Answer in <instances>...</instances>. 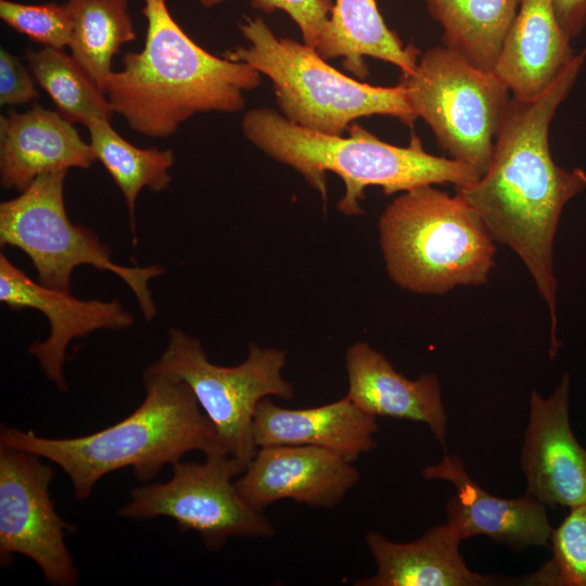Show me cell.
<instances>
[{
	"instance_id": "cell-1",
	"label": "cell",
	"mask_w": 586,
	"mask_h": 586,
	"mask_svg": "<svg viewBox=\"0 0 586 586\" xmlns=\"http://www.w3.org/2000/svg\"><path fill=\"white\" fill-rule=\"evenodd\" d=\"M586 60V48L537 98H511L483 176L456 194L480 216L493 240L511 249L530 271L550 318L549 357L558 340V283L553 243L565 204L586 190V171L558 166L550 153L549 128Z\"/></svg>"
},
{
	"instance_id": "cell-2",
	"label": "cell",
	"mask_w": 586,
	"mask_h": 586,
	"mask_svg": "<svg viewBox=\"0 0 586 586\" xmlns=\"http://www.w3.org/2000/svg\"><path fill=\"white\" fill-rule=\"evenodd\" d=\"M142 381V404L109 428L78 437L52 438L1 424L0 445L59 466L69 477L78 500L88 498L97 482L116 470L129 467L138 481L146 483L187 453L229 455L187 383L150 366Z\"/></svg>"
},
{
	"instance_id": "cell-3",
	"label": "cell",
	"mask_w": 586,
	"mask_h": 586,
	"mask_svg": "<svg viewBox=\"0 0 586 586\" xmlns=\"http://www.w3.org/2000/svg\"><path fill=\"white\" fill-rule=\"evenodd\" d=\"M144 46L122 56L106 97L114 113L149 138H166L198 113H234L260 74L242 62L216 56L195 43L175 21L166 0H142Z\"/></svg>"
},
{
	"instance_id": "cell-4",
	"label": "cell",
	"mask_w": 586,
	"mask_h": 586,
	"mask_svg": "<svg viewBox=\"0 0 586 586\" xmlns=\"http://www.w3.org/2000/svg\"><path fill=\"white\" fill-rule=\"evenodd\" d=\"M245 138L275 161L292 167L326 202V174L337 175L345 193L337 209L346 216L364 213L359 201L369 186L386 195L428 184L473 183L479 173L462 162L428 153L416 133L407 146L387 143L353 123L344 137L314 131L269 107L247 111L241 122Z\"/></svg>"
},
{
	"instance_id": "cell-5",
	"label": "cell",
	"mask_w": 586,
	"mask_h": 586,
	"mask_svg": "<svg viewBox=\"0 0 586 586\" xmlns=\"http://www.w3.org/2000/svg\"><path fill=\"white\" fill-rule=\"evenodd\" d=\"M380 246L388 277L411 293L443 295L485 284L495 266V241L459 195L433 184L403 192L382 212Z\"/></svg>"
},
{
	"instance_id": "cell-6",
	"label": "cell",
	"mask_w": 586,
	"mask_h": 586,
	"mask_svg": "<svg viewBox=\"0 0 586 586\" xmlns=\"http://www.w3.org/2000/svg\"><path fill=\"white\" fill-rule=\"evenodd\" d=\"M249 46L224 58L242 62L272 82L280 114L304 128L341 136L360 117L387 115L412 126L418 119L405 90L358 81L330 66L318 52L290 38L277 37L260 16L239 23Z\"/></svg>"
},
{
	"instance_id": "cell-7",
	"label": "cell",
	"mask_w": 586,
	"mask_h": 586,
	"mask_svg": "<svg viewBox=\"0 0 586 586\" xmlns=\"http://www.w3.org/2000/svg\"><path fill=\"white\" fill-rule=\"evenodd\" d=\"M67 170L42 174L14 199L0 204V244L24 252L41 284L69 291L73 270L91 265L119 277L135 294L145 320L156 315L148 288L149 280L162 276L160 265L125 267L112 260L111 249L98 234L68 218L64 202Z\"/></svg>"
},
{
	"instance_id": "cell-8",
	"label": "cell",
	"mask_w": 586,
	"mask_h": 586,
	"mask_svg": "<svg viewBox=\"0 0 586 586\" xmlns=\"http://www.w3.org/2000/svg\"><path fill=\"white\" fill-rule=\"evenodd\" d=\"M398 85L417 118L428 124L450 158L483 176L512 98L498 75L442 44L420 54Z\"/></svg>"
},
{
	"instance_id": "cell-9",
	"label": "cell",
	"mask_w": 586,
	"mask_h": 586,
	"mask_svg": "<svg viewBox=\"0 0 586 586\" xmlns=\"http://www.w3.org/2000/svg\"><path fill=\"white\" fill-rule=\"evenodd\" d=\"M286 356L282 349L251 343L241 364L218 366L209 361L199 339L171 328L165 351L150 367L190 386L228 454L247 467L258 449L253 440L258 403L265 397L288 400L294 395L282 375Z\"/></svg>"
},
{
	"instance_id": "cell-10",
	"label": "cell",
	"mask_w": 586,
	"mask_h": 586,
	"mask_svg": "<svg viewBox=\"0 0 586 586\" xmlns=\"http://www.w3.org/2000/svg\"><path fill=\"white\" fill-rule=\"evenodd\" d=\"M245 466L231 455L206 457L203 462L178 461L167 482L135 487L119 515L133 521L167 517L181 532H196L206 548L221 549L232 536L269 538L275 526L240 495L233 477Z\"/></svg>"
},
{
	"instance_id": "cell-11",
	"label": "cell",
	"mask_w": 586,
	"mask_h": 586,
	"mask_svg": "<svg viewBox=\"0 0 586 586\" xmlns=\"http://www.w3.org/2000/svg\"><path fill=\"white\" fill-rule=\"evenodd\" d=\"M54 470L35 454L0 445V560L22 555L34 561L46 582L73 586L78 572L65 543L73 531L50 497Z\"/></svg>"
},
{
	"instance_id": "cell-12",
	"label": "cell",
	"mask_w": 586,
	"mask_h": 586,
	"mask_svg": "<svg viewBox=\"0 0 586 586\" xmlns=\"http://www.w3.org/2000/svg\"><path fill=\"white\" fill-rule=\"evenodd\" d=\"M0 301L12 310L25 308L42 313L50 326L46 340L36 341L28 353L36 358L42 372L61 392L68 388L64 366L67 347L76 339L106 330H125L135 318L118 300H79L69 291L48 288L30 279L8 256L0 254Z\"/></svg>"
},
{
	"instance_id": "cell-13",
	"label": "cell",
	"mask_w": 586,
	"mask_h": 586,
	"mask_svg": "<svg viewBox=\"0 0 586 586\" xmlns=\"http://www.w3.org/2000/svg\"><path fill=\"white\" fill-rule=\"evenodd\" d=\"M570 388L563 373L548 397L531 392L520 464L525 493L545 506L571 509L586 502V448L571 429Z\"/></svg>"
},
{
	"instance_id": "cell-14",
	"label": "cell",
	"mask_w": 586,
	"mask_h": 586,
	"mask_svg": "<svg viewBox=\"0 0 586 586\" xmlns=\"http://www.w3.org/2000/svg\"><path fill=\"white\" fill-rule=\"evenodd\" d=\"M360 474L342 456L308 445L258 447L235 486L256 510L281 499L313 508H333L358 483Z\"/></svg>"
},
{
	"instance_id": "cell-15",
	"label": "cell",
	"mask_w": 586,
	"mask_h": 586,
	"mask_svg": "<svg viewBox=\"0 0 586 586\" xmlns=\"http://www.w3.org/2000/svg\"><path fill=\"white\" fill-rule=\"evenodd\" d=\"M421 474L425 480L454 485L456 493L446 504V521L456 526L463 540L484 535L517 549L549 547L552 527L546 506L527 493L517 498L492 495L470 476L458 456L446 453L437 463L424 467Z\"/></svg>"
},
{
	"instance_id": "cell-16",
	"label": "cell",
	"mask_w": 586,
	"mask_h": 586,
	"mask_svg": "<svg viewBox=\"0 0 586 586\" xmlns=\"http://www.w3.org/2000/svg\"><path fill=\"white\" fill-rule=\"evenodd\" d=\"M97 161L90 143L60 112L35 105L0 117V182L24 191L42 174L88 169Z\"/></svg>"
},
{
	"instance_id": "cell-17",
	"label": "cell",
	"mask_w": 586,
	"mask_h": 586,
	"mask_svg": "<svg viewBox=\"0 0 586 586\" xmlns=\"http://www.w3.org/2000/svg\"><path fill=\"white\" fill-rule=\"evenodd\" d=\"M348 379L346 396L373 417L425 423L446 450L447 415L436 374L421 373L410 380L366 342L351 345L345 354Z\"/></svg>"
},
{
	"instance_id": "cell-18",
	"label": "cell",
	"mask_w": 586,
	"mask_h": 586,
	"mask_svg": "<svg viewBox=\"0 0 586 586\" xmlns=\"http://www.w3.org/2000/svg\"><path fill=\"white\" fill-rule=\"evenodd\" d=\"M377 418L347 396L317 407L285 408L263 398L253 419V440L258 447L308 445L339 454L349 462L377 447Z\"/></svg>"
},
{
	"instance_id": "cell-19",
	"label": "cell",
	"mask_w": 586,
	"mask_h": 586,
	"mask_svg": "<svg viewBox=\"0 0 586 586\" xmlns=\"http://www.w3.org/2000/svg\"><path fill=\"white\" fill-rule=\"evenodd\" d=\"M375 573L355 586H486L501 579L470 570L459 547L462 536L446 521L409 543H395L377 531L365 536Z\"/></svg>"
},
{
	"instance_id": "cell-20",
	"label": "cell",
	"mask_w": 586,
	"mask_h": 586,
	"mask_svg": "<svg viewBox=\"0 0 586 586\" xmlns=\"http://www.w3.org/2000/svg\"><path fill=\"white\" fill-rule=\"evenodd\" d=\"M575 55L552 0H521L494 72L512 98L531 100L540 95Z\"/></svg>"
},
{
	"instance_id": "cell-21",
	"label": "cell",
	"mask_w": 586,
	"mask_h": 586,
	"mask_svg": "<svg viewBox=\"0 0 586 586\" xmlns=\"http://www.w3.org/2000/svg\"><path fill=\"white\" fill-rule=\"evenodd\" d=\"M324 59L342 58L345 69L365 79L369 69L366 56L411 72L420 51L404 46L399 36L385 24L375 0H335L327 28L315 49Z\"/></svg>"
},
{
	"instance_id": "cell-22",
	"label": "cell",
	"mask_w": 586,
	"mask_h": 586,
	"mask_svg": "<svg viewBox=\"0 0 586 586\" xmlns=\"http://www.w3.org/2000/svg\"><path fill=\"white\" fill-rule=\"evenodd\" d=\"M443 29L442 44L494 72L521 0H423Z\"/></svg>"
},
{
	"instance_id": "cell-23",
	"label": "cell",
	"mask_w": 586,
	"mask_h": 586,
	"mask_svg": "<svg viewBox=\"0 0 586 586\" xmlns=\"http://www.w3.org/2000/svg\"><path fill=\"white\" fill-rule=\"evenodd\" d=\"M73 13L72 56L106 94L112 61L136 40L129 0H67Z\"/></svg>"
},
{
	"instance_id": "cell-24",
	"label": "cell",
	"mask_w": 586,
	"mask_h": 586,
	"mask_svg": "<svg viewBox=\"0 0 586 586\" xmlns=\"http://www.w3.org/2000/svg\"><path fill=\"white\" fill-rule=\"evenodd\" d=\"M86 127L95 158L102 163L123 193L136 242L138 194L143 188L157 193L169 187L174 153L169 149H141L131 144L114 130L109 119H93Z\"/></svg>"
},
{
	"instance_id": "cell-25",
	"label": "cell",
	"mask_w": 586,
	"mask_h": 586,
	"mask_svg": "<svg viewBox=\"0 0 586 586\" xmlns=\"http://www.w3.org/2000/svg\"><path fill=\"white\" fill-rule=\"evenodd\" d=\"M28 69L69 122L87 126L93 119H109L113 107L88 73L63 50L43 47L27 50Z\"/></svg>"
},
{
	"instance_id": "cell-26",
	"label": "cell",
	"mask_w": 586,
	"mask_h": 586,
	"mask_svg": "<svg viewBox=\"0 0 586 586\" xmlns=\"http://www.w3.org/2000/svg\"><path fill=\"white\" fill-rule=\"evenodd\" d=\"M551 557L525 585L586 586V502L571 508L558 527L552 528Z\"/></svg>"
},
{
	"instance_id": "cell-27",
	"label": "cell",
	"mask_w": 586,
	"mask_h": 586,
	"mask_svg": "<svg viewBox=\"0 0 586 586\" xmlns=\"http://www.w3.org/2000/svg\"><path fill=\"white\" fill-rule=\"evenodd\" d=\"M0 18L12 29L44 47L63 50L73 34V13L68 1L27 4L0 0Z\"/></svg>"
},
{
	"instance_id": "cell-28",
	"label": "cell",
	"mask_w": 586,
	"mask_h": 586,
	"mask_svg": "<svg viewBox=\"0 0 586 586\" xmlns=\"http://www.w3.org/2000/svg\"><path fill=\"white\" fill-rule=\"evenodd\" d=\"M204 8H213L228 0H198ZM251 7L265 13L285 12L297 25L303 42L316 49L333 9L332 0H251Z\"/></svg>"
},
{
	"instance_id": "cell-29",
	"label": "cell",
	"mask_w": 586,
	"mask_h": 586,
	"mask_svg": "<svg viewBox=\"0 0 586 586\" xmlns=\"http://www.w3.org/2000/svg\"><path fill=\"white\" fill-rule=\"evenodd\" d=\"M39 98L27 68L20 59L0 49V105H21Z\"/></svg>"
},
{
	"instance_id": "cell-30",
	"label": "cell",
	"mask_w": 586,
	"mask_h": 586,
	"mask_svg": "<svg viewBox=\"0 0 586 586\" xmlns=\"http://www.w3.org/2000/svg\"><path fill=\"white\" fill-rule=\"evenodd\" d=\"M557 20L570 41L586 26V0H552Z\"/></svg>"
},
{
	"instance_id": "cell-31",
	"label": "cell",
	"mask_w": 586,
	"mask_h": 586,
	"mask_svg": "<svg viewBox=\"0 0 586 586\" xmlns=\"http://www.w3.org/2000/svg\"><path fill=\"white\" fill-rule=\"evenodd\" d=\"M65 1H67V0H65Z\"/></svg>"
}]
</instances>
